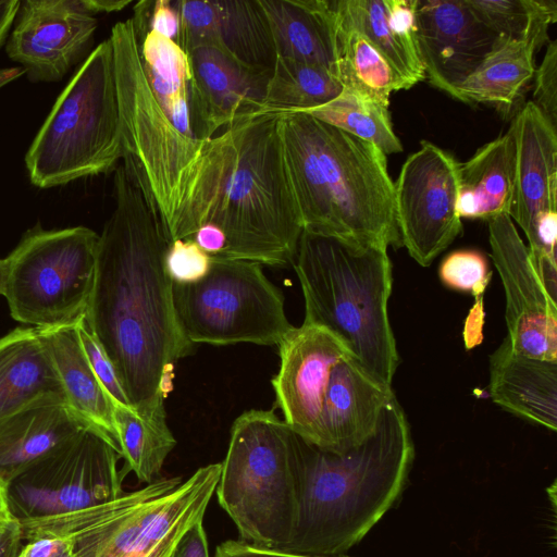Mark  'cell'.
Instances as JSON below:
<instances>
[{
  "mask_svg": "<svg viewBox=\"0 0 557 557\" xmlns=\"http://www.w3.org/2000/svg\"><path fill=\"white\" fill-rule=\"evenodd\" d=\"M221 462L181 476L157 479L116 498L58 516L18 520L22 539L50 535L76 557H171L183 535L203 521Z\"/></svg>",
  "mask_w": 557,
  "mask_h": 557,
  "instance_id": "cell-6",
  "label": "cell"
},
{
  "mask_svg": "<svg viewBox=\"0 0 557 557\" xmlns=\"http://www.w3.org/2000/svg\"><path fill=\"white\" fill-rule=\"evenodd\" d=\"M298 441L272 410H249L234 421L215 494L240 541L278 549L290 541L298 506Z\"/></svg>",
  "mask_w": 557,
  "mask_h": 557,
  "instance_id": "cell-7",
  "label": "cell"
},
{
  "mask_svg": "<svg viewBox=\"0 0 557 557\" xmlns=\"http://www.w3.org/2000/svg\"><path fill=\"white\" fill-rule=\"evenodd\" d=\"M122 471H133L139 483H152L176 445L166 424L165 409L138 414L134 409L113 407Z\"/></svg>",
  "mask_w": 557,
  "mask_h": 557,
  "instance_id": "cell-30",
  "label": "cell"
},
{
  "mask_svg": "<svg viewBox=\"0 0 557 557\" xmlns=\"http://www.w3.org/2000/svg\"><path fill=\"white\" fill-rule=\"evenodd\" d=\"M150 30L175 40L180 33V15L170 0H158L153 2Z\"/></svg>",
  "mask_w": 557,
  "mask_h": 557,
  "instance_id": "cell-40",
  "label": "cell"
},
{
  "mask_svg": "<svg viewBox=\"0 0 557 557\" xmlns=\"http://www.w3.org/2000/svg\"><path fill=\"white\" fill-rule=\"evenodd\" d=\"M413 458L410 426L396 397L383 408L374 433L344 454L322 450L299 437L297 518L282 549L344 555L398 500Z\"/></svg>",
  "mask_w": 557,
  "mask_h": 557,
  "instance_id": "cell-3",
  "label": "cell"
},
{
  "mask_svg": "<svg viewBox=\"0 0 557 557\" xmlns=\"http://www.w3.org/2000/svg\"><path fill=\"white\" fill-rule=\"evenodd\" d=\"M293 265L305 299L304 323L330 331L367 374L392 386L399 356L387 311V248L302 231Z\"/></svg>",
  "mask_w": 557,
  "mask_h": 557,
  "instance_id": "cell-5",
  "label": "cell"
},
{
  "mask_svg": "<svg viewBox=\"0 0 557 557\" xmlns=\"http://www.w3.org/2000/svg\"><path fill=\"white\" fill-rule=\"evenodd\" d=\"M123 158V143L110 38L79 65L59 95L25 156L39 188L108 173Z\"/></svg>",
  "mask_w": 557,
  "mask_h": 557,
  "instance_id": "cell-8",
  "label": "cell"
},
{
  "mask_svg": "<svg viewBox=\"0 0 557 557\" xmlns=\"http://www.w3.org/2000/svg\"><path fill=\"white\" fill-rule=\"evenodd\" d=\"M22 529L17 519L0 529V557H16L22 547Z\"/></svg>",
  "mask_w": 557,
  "mask_h": 557,
  "instance_id": "cell-43",
  "label": "cell"
},
{
  "mask_svg": "<svg viewBox=\"0 0 557 557\" xmlns=\"http://www.w3.org/2000/svg\"><path fill=\"white\" fill-rule=\"evenodd\" d=\"M14 519L10 506L8 484L0 480V529Z\"/></svg>",
  "mask_w": 557,
  "mask_h": 557,
  "instance_id": "cell-46",
  "label": "cell"
},
{
  "mask_svg": "<svg viewBox=\"0 0 557 557\" xmlns=\"http://www.w3.org/2000/svg\"><path fill=\"white\" fill-rule=\"evenodd\" d=\"M535 44L499 38L478 69L457 89L466 103L511 108L535 73Z\"/></svg>",
  "mask_w": 557,
  "mask_h": 557,
  "instance_id": "cell-26",
  "label": "cell"
},
{
  "mask_svg": "<svg viewBox=\"0 0 557 557\" xmlns=\"http://www.w3.org/2000/svg\"><path fill=\"white\" fill-rule=\"evenodd\" d=\"M280 134L302 231L403 246L385 153L306 113H281Z\"/></svg>",
  "mask_w": 557,
  "mask_h": 557,
  "instance_id": "cell-4",
  "label": "cell"
},
{
  "mask_svg": "<svg viewBox=\"0 0 557 557\" xmlns=\"http://www.w3.org/2000/svg\"><path fill=\"white\" fill-rule=\"evenodd\" d=\"M296 112L309 114L368 141L385 154L403 151V145L393 128L388 106L347 88H343L327 103Z\"/></svg>",
  "mask_w": 557,
  "mask_h": 557,
  "instance_id": "cell-33",
  "label": "cell"
},
{
  "mask_svg": "<svg viewBox=\"0 0 557 557\" xmlns=\"http://www.w3.org/2000/svg\"><path fill=\"white\" fill-rule=\"evenodd\" d=\"M172 295L180 326L193 344L278 346L294 329L282 293L255 261L212 257L202 280L173 283Z\"/></svg>",
  "mask_w": 557,
  "mask_h": 557,
  "instance_id": "cell-10",
  "label": "cell"
},
{
  "mask_svg": "<svg viewBox=\"0 0 557 557\" xmlns=\"http://www.w3.org/2000/svg\"><path fill=\"white\" fill-rule=\"evenodd\" d=\"M191 238L211 257L219 256L226 245V237L223 231L210 223L201 225Z\"/></svg>",
  "mask_w": 557,
  "mask_h": 557,
  "instance_id": "cell-42",
  "label": "cell"
},
{
  "mask_svg": "<svg viewBox=\"0 0 557 557\" xmlns=\"http://www.w3.org/2000/svg\"><path fill=\"white\" fill-rule=\"evenodd\" d=\"M478 17L499 38L530 41L539 49L549 41L557 20L554 0H467Z\"/></svg>",
  "mask_w": 557,
  "mask_h": 557,
  "instance_id": "cell-34",
  "label": "cell"
},
{
  "mask_svg": "<svg viewBox=\"0 0 557 557\" xmlns=\"http://www.w3.org/2000/svg\"><path fill=\"white\" fill-rule=\"evenodd\" d=\"M276 55L322 65L337 75V14L333 1L259 0ZM338 76V75H337Z\"/></svg>",
  "mask_w": 557,
  "mask_h": 557,
  "instance_id": "cell-22",
  "label": "cell"
},
{
  "mask_svg": "<svg viewBox=\"0 0 557 557\" xmlns=\"http://www.w3.org/2000/svg\"><path fill=\"white\" fill-rule=\"evenodd\" d=\"M338 25L361 34L406 82L409 88L425 78L416 44L392 25L386 0L333 1Z\"/></svg>",
  "mask_w": 557,
  "mask_h": 557,
  "instance_id": "cell-29",
  "label": "cell"
},
{
  "mask_svg": "<svg viewBox=\"0 0 557 557\" xmlns=\"http://www.w3.org/2000/svg\"><path fill=\"white\" fill-rule=\"evenodd\" d=\"M0 2H1V0H0Z\"/></svg>",
  "mask_w": 557,
  "mask_h": 557,
  "instance_id": "cell-50",
  "label": "cell"
},
{
  "mask_svg": "<svg viewBox=\"0 0 557 557\" xmlns=\"http://www.w3.org/2000/svg\"><path fill=\"white\" fill-rule=\"evenodd\" d=\"M90 426L67 405H41L0 421V480L9 483Z\"/></svg>",
  "mask_w": 557,
  "mask_h": 557,
  "instance_id": "cell-23",
  "label": "cell"
},
{
  "mask_svg": "<svg viewBox=\"0 0 557 557\" xmlns=\"http://www.w3.org/2000/svg\"><path fill=\"white\" fill-rule=\"evenodd\" d=\"M214 557H349L338 556H315L287 552L278 548L262 547L240 540H228L215 549Z\"/></svg>",
  "mask_w": 557,
  "mask_h": 557,
  "instance_id": "cell-39",
  "label": "cell"
},
{
  "mask_svg": "<svg viewBox=\"0 0 557 557\" xmlns=\"http://www.w3.org/2000/svg\"><path fill=\"white\" fill-rule=\"evenodd\" d=\"M24 73H25V70L22 66L0 69V88H2L3 86H5L9 83L15 81L16 78L21 77Z\"/></svg>",
  "mask_w": 557,
  "mask_h": 557,
  "instance_id": "cell-47",
  "label": "cell"
},
{
  "mask_svg": "<svg viewBox=\"0 0 557 557\" xmlns=\"http://www.w3.org/2000/svg\"><path fill=\"white\" fill-rule=\"evenodd\" d=\"M114 210L99 235L86 320L138 414L164 408L174 364L193 343L180 326L164 258L171 243L122 163L114 170Z\"/></svg>",
  "mask_w": 557,
  "mask_h": 557,
  "instance_id": "cell-1",
  "label": "cell"
},
{
  "mask_svg": "<svg viewBox=\"0 0 557 557\" xmlns=\"http://www.w3.org/2000/svg\"><path fill=\"white\" fill-rule=\"evenodd\" d=\"M5 51L35 82L60 81L89 55L97 20L81 0L20 1Z\"/></svg>",
  "mask_w": 557,
  "mask_h": 557,
  "instance_id": "cell-14",
  "label": "cell"
},
{
  "mask_svg": "<svg viewBox=\"0 0 557 557\" xmlns=\"http://www.w3.org/2000/svg\"><path fill=\"white\" fill-rule=\"evenodd\" d=\"M120 458L108 436L85 428L9 483L12 515L17 520L51 517L119 497L125 476Z\"/></svg>",
  "mask_w": 557,
  "mask_h": 557,
  "instance_id": "cell-11",
  "label": "cell"
},
{
  "mask_svg": "<svg viewBox=\"0 0 557 557\" xmlns=\"http://www.w3.org/2000/svg\"><path fill=\"white\" fill-rule=\"evenodd\" d=\"M212 4L205 45L223 49L246 66L272 71L277 55L259 0H212Z\"/></svg>",
  "mask_w": 557,
  "mask_h": 557,
  "instance_id": "cell-27",
  "label": "cell"
},
{
  "mask_svg": "<svg viewBox=\"0 0 557 557\" xmlns=\"http://www.w3.org/2000/svg\"><path fill=\"white\" fill-rule=\"evenodd\" d=\"M491 255L505 290L507 338L525 356L557 361V295L537 270L513 221H487Z\"/></svg>",
  "mask_w": 557,
  "mask_h": 557,
  "instance_id": "cell-13",
  "label": "cell"
},
{
  "mask_svg": "<svg viewBox=\"0 0 557 557\" xmlns=\"http://www.w3.org/2000/svg\"><path fill=\"white\" fill-rule=\"evenodd\" d=\"M171 557H210L202 521L194 524L183 535Z\"/></svg>",
  "mask_w": 557,
  "mask_h": 557,
  "instance_id": "cell-41",
  "label": "cell"
},
{
  "mask_svg": "<svg viewBox=\"0 0 557 557\" xmlns=\"http://www.w3.org/2000/svg\"><path fill=\"white\" fill-rule=\"evenodd\" d=\"M51 557H76L72 544L67 541V544L57 554Z\"/></svg>",
  "mask_w": 557,
  "mask_h": 557,
  "instance_id": "cell-49",
  "label": "cell"
},
{
  "mask_svg": "<svg viewBox=\"0 0 557 557\" xmlns=\"http://www.w3.org/2000/svg\"><path fill=\"white\" fill-rule=\"evenodd\" d=\"M281 113L264 112L227 125L200 148L173 239L203 224L220 227L224 250L214 257L270 267L294 263L302 223L280 134Z\"/></svg>",
  "mask_w": 557,
  "mask_h": 557,
  "instance_id": "cell-2",
  "label": "cell"
},
{
  "mask_svg": "<svg viewBox=\"0 0 557 557\" xmlns=\"http://www.w3.org/2000/svg\"><path fill=\"white\" fill-rule=\"evenodd\" d=\"M278 355L280 369L272 379L275 406L289 429L312 444L332 369L348 350L326 329L302 323L280 343Z\"/></svg>",
  "mask_w": 557,
  "mask_h": 557,
  "instance_id": "cell-17",
  "label": "cell"
},
{
  "mask_svg": "<svg viewBox=\"0 0 557 557\" xmlns=\"http://www.w3.org/2000/svg\"><path fill=\"white\" fill-rule=\"evenodd\" d=\"M8 281V262L7 259H0V295H4Z\"/></svg>",
  "mask_w": 557,
  "mask_h": 557,
  "instance_id": "cell-48",
  "label": "cell"
},
{
  "mask_svg": "<svg viewBox=\"0 0 557 557\" xmlns=\"http://www.w3.org/2000/svg\"><path fill=\"white\" fill-rule=\"evenodd\" d=\"M516 178V141L512 127L458 163L457 211L461 218L488 221L508 214Z\"/></svg>",
  "mask_w": 557,
  "mask_h": 557,
  "instance_id": "cell-24",
  "label": "cell"
},
{
  "mask_svg": "<svg viewBox=\"0 0 557 557\" xmlns=\"http://www.w3.org/2000/svg\"><path fill=\"white\" fill-rule=\"evenodd\" d=\"M76 330L84 354L113 407L133 409L124 393L115 369L87 323L86 317L76 323Z\"/></svg>",
  "mask_w": 557,
  "mask_h": 557,
  "instance_id": "cell-36",
  "label": "cell"
},
{
  "mask_svg": "<svg viewBox=\"0 0 557 557\" xmlns=\"http://www.w3.org/2000/svg\"><path fill=\"white\" fill-rule=\"evenodd\" d=\"M67 405L48 345L38 327L0 338V421L23 410Z\"/></svg>",
  "mask_w": 557,
  "mask_h": 557,
  "instance_id": "cell-20",
  "label": "cell"
},
{
  "mask_svg": "<svg viewBox=\"0 0 557 557\" xmlns=\"http://www.w3.org/2000/svg\"><path fill=\"white\" fill-rule=\"evenodd\" d=\"M343 89L338 76L327 67L277 57L269 78L263 112H296L336 98Z\"/></svg>",
  "mask_w": 557,
  "mask_h": 557,
  "instance_id": "cell-31",
  "label": "cell"
},
{
  "mask_svg": "<svg viewBox=\"0 0 557 557\" xmlns=\"http://www.w3.org/2000/svg\"><path fill=\"white\" fill-rule=\"evenodd\" d=\"M401 245L428 267L462 230L457 211L458 162L429 141L411 153L394 183Z\"/></svg>",
  "mask_w": 557,
  "mask_h": 557,
  "instance_id": "cell-12",
  "label": "cell"
},
{
  "mask_svg": "<svg viewBox=\"0 0 557 557\" xmlns=\"http://www.w3.org/2000/svg\"><path fill=\"white\" fill-rule=\"evenodd\" d=\"M139 57L148 86L172 125L194 137L190 125L188 87L190 67L181 46L154 30L138 42Z\"/></svg>",
  "mask_w": 557,
  "mask_h": 557,
  "instance_id": "cell-28",
  "label": "cell"
},
{
  "mask_svg": "<svg viewBox=\"0 0 557 557\" xmlns=\"http://www.w3.org/2000/svg\"><path fill=\"white\" fill-rule=\"evenodd\" d=\"M190 67L188 100L193 135L209 139L237 120L263 112L272 71L244 65L213 45L187 52Z\"/></svg>",
  "mask_w": 557,
  "mask_h": 557,
  "instance_id": "cell-16",
  "label": "cell"
},
{
  "mask_svg": "<svg viewBox=\"0 0 557 557\" xmlns=\"http://www.w3.org/2000/svg\"><path fill=\"white\" fill-rule=\"evenodd\" d=\"M212 257L206 253L193 238L176 239L165 252V271L173 283L191 284L209 272Z\"/></svg>",
  "mask_w": 557,
  "mask_h": 557,
  "instance_id": "cell-37",
  "label": "cell"
},
{
  "mask_svg": "<svg viewBox=\"0 0 557 557\" xmlns=\"http://www.w3.org/2000/svg\"><path fill=\"white\" fill-rule=\"evenodd\" d=\"M129 0H81L84 11L95 16L98 13L116 12L131 4Z\"/></svg>",
  "mask_w": 557,
  "mask_h": 557,
  "instance_id": "cell-45",
  "label": "cell"
},
{
  "mask_svg": "<svg viewBox=\"0 0 557 557\" xmlns=\"http://www.w3.org/2000/svg\"><path fill=\"white\" fill-rule=\"evenodd\" d=\"M540 67L535 70L531 102L557 131V41L549 40Z\"/></svg>",
  "mask_w": 557,
  "mask_h": 557,
  "instance_id": "cell-38",
  "label": "cell"
},
{
  "mask_svg": "<svg viewBox=\"0 0 557 557\" xmlns=\"http://www.w3.org/2000/svg\"><path fill=\"white\" fill-rule=\"evenodd\" d=\"M488 389L493 401L507 411L557 429V361L516 351L507 337L491 355Z\"/></svg>",
  "mask_w": 557,
  "mask_h": 557,
  "instance_id": "cell-21",
  "label": "cell"
},
{
  "mask_svg": "<svg viewBox=\"0 0 557 557\" xmlns=\"http://www.w3.org/2000/svg\"><path fill=\"white\" fill-rule=\"evenodd\" d=\"M394 397L392 386L344 357L332 369L311 445L334 454L361 445L374 433L383 408Z\"/></svg>",
  "mask_w": 557,
  "mask_h": 557,
  "instance_id": "cell-18",
  "label": "cell"
},
{
  "mask_svg": "<svg viewBox=\"0 0 557 557\" xmlns=\"http://www.w3.org/2000/svg\"><path fill=\"white\" fill-rule=\"evenodd\" d=\"M18 0H1L0 2V47L5 41L18 10Z\"/></svg>",
  "mask_w": 557,
  "mask_h": 557,
  "instance_id": "cell-44",
  "label": "cell"
},
{
  "mask_svg": "<svg viewBox=\"0 0 557 557\" xmlns=\"http://www.w3.org/2000/svg\"><path fill=\"white\" fill-rule=\"evenodd\" d=\"M337 46V75L343 88L386 106L392 92L409 89L384 55L358 32L338 25Z\"/></svg>",
  "mask_w": 557,
  "mask_h": 557,
  "instance_id": "cell-32",
  "label": "cell"
},
{
  "mask_svg": "<svg viewBox=\"0 0 557 557\" xmlns=\"http://www.w3.org/2000/svg\"><path fill=\"white\" fill-rule=\"evenodd\" d=\"M50 350L67 406L117 447L113 405L81 346L76 324L38 327Z\"/></svg>",
  "mask_w": 557,
  "mask_h": 557,
  "instance_id": "cell-25",
  "label": "cell"
},
{
  "mask_svg": "<svg viewBox=\"0 0 557 557\" xmlns=\"http://www.w3.org/2000/svg\"><path fill=\"white\" fill-rule=\"evenodd\" d=\"M99 235L86 226L28 230L5 258L11 317L34 327L76 324L86 317Z\"/></svg>",
  "mask_w": 557,
  "mask_h": 557,
  "instance_id": "cell-9",
  "label": "cell"
},
{
  "mask_svg": "<svg viewBox=\"0 0 557 557\" xmlns=\"http://www.w3.org/2000/svg\"><path fill=\"white\" fill-rule=\"evenodd\" d=\"M498 39L467 0H417L414 42L425 78L455 99Z\"/></svg>",
  "mask_w": 557,
  "mask_h": 557,
  "instance_id": "cell-15",
  "label": "cell"
},
{
  "mask_svg": "<svg viewBox=\"0 0 557 557\" xmlns=\"http://www.w3.org/2000/svg\"><path fill=\"white\" fill-rule=\"evenodd\" d=\"M510 126L516 141V178L509 216L528 238L541 213L557 210V131L531 101Z\"/></svg>",
  "mask_w": 557,
  "mask_h": 557,
  "instance_id": "cell-19",
  "label": "cell"
},
{
  "mask_svg": "<svg viewBox=\"0 0 557 557\" xmlns=\"http://www.w3.org/2000/svg\"><path fill=\"white\" fill-rule=\"evenodd\" d=\"M438 276L442 283L451 289L481 296L491 281L492 271L482 252L461 249L450 252L443 259Z\"/></svg>",
  "mask_w": 557,
  "mask_h": 557,
  "instance_id": "cell-35",
  "label": "cell"
}]
</instances>
